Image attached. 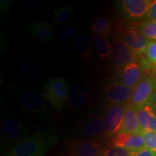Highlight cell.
I'll list each match as a JSON object with an SVG mask.
<instances>
[{
    "mask_svg": "<svg viewBox=\"0 0 156 156\" xmlns=\"http://www.w3.org/2000/svg\"><path fill=\"white\" fill-rule=\"evenodd\" d=\"M7 88L9 96L25 114L40 122L55 125L53 112L39 93L24 88L17 83H9Z\"/></svg>",
    "mask_w": 156,
    "mask_h": 156,
    "instance_id": "6da1fadb",
    "label": "cell"
},
{
    "mask_svg": "<svg viewBox=\"0 0 156 156\" xmlns=\"http://www.w3.org/2000/svg\"><path fill=\"white\" fill-rule=\"evenodd\" d=\"M0 132L2 155L34 133V126L28 121L7 107H4L2 111Z\"/></svg>",
    "mask_w": 156,
    "mask_h": 156,
    "instance_id": "7a4b0ae2",
    "label": "cell"
},
{
    "mask_svg": "<svg viewBox=\"0 0 156 156\" xmlns=\"http://www.w3.org/2000/svg\"><path fill=\"white\" fill-rule=\"evenodd\" d=\"M59 139V134L55 129H41L2 156H45Z\"/></svg>",
    "mask_w": 156,
    "mask_h": 156,
    "instance_id": "3957f363",
    "label": "cell"
},
{
    "mask_svg": "<svg viewBox=\"0 0 156 156\" xmlns=\"http://www.w3.org/2000/svg\"><path fill=\"white\" fill-rule=\"evenodd\" d=\"M69 91V82L65 77H52L45 84L43 97L52 108L62 112L66 106Z\"/></svg>",
    "mask_w": 156,
    "mask_h": 156,
    "instance_id": "277c9868",
    "label": "cell"
},
{
    "mask_svg": "<svg viewBox=\"0 0 156 156\" xmlns=\"http://www.w3.org/2000/svg\"><path fill=\"white\" fill-rule=\"evenodd\" d=\"M73 134L74 140H100L104 137L103 117L98 114H88L77 123Z\"/></svg>",
    "mask_w": 156,
    "mask_h": 156,
    "instance_id": "5b68a950",
    "label": "cell"
},
{
    "mask_svg": "<svg viewBox=\"0 0 156 156\" xmlns=\"http://www.w3.org/2000/svg\"><path fill=\"white\" fill-rule=\"evenodd\" d=\"M106 147L100 140L69 139L64 143L63 156H99Z\"/></svg>",
    "mask_w": 156,
    "mask_h": 156,
    "instance_id": "8992f818",
    "label": "cell"
},
{
    "mask_svg": "<svg viewBox=\"0 0 156 156\" xmlns=\"http://www.w3.org/2000/svg\"><path fill=\"white\" fill-rule=\"evenodd\" d=\"M128 104L112 105L106 109L103 116L104 138L106 140L112 139L119 132Z\"/></svg>",
    "mask_w": 156,
    "mask_h": 156,
    "instance_id": "52a82bcc",
    "label": "cell"
},
{
    "mask_svg": "<svg viewBox=\"0 0 156 156\" xmlns=\"http://www.w3.org/2000/svg\"><path fill=\"white\" fill-rule=\"evenodd\" d=\"M156 93V78L147 75L144 76L133 88L129 103L135 108L146 104Z\"/></svg>",
    "mask_w": 156,
    "mask_h": 156,
    "instance_id": "ba28073f",
    "label": "cell"
},
{
    "mask_svg": "<svg viewBox=\"0 0 156 156\" xmlns=\"http://www.w3.org/2000/svg\"><path fill=\"white\" fill-rule=\"evenodd\" d=\"M117 9L126 18L141 20L147 17L153 1L151 0H122L115 2Z\"/></svg>",
    "mask_w": 156,
    "mask_h": 156,
    "instance_id": "9c48e42d",
    "label": "cell"
},
{
    "mask_svg": "<svg viewBox=\"0 0 156 156\" xmlns=\"http://www.w3.org/2000/svg\"><path fill=\"white\" fill-rule=\"evenodd\" d=\"M109 56L112 65L119 71L128 64L136 62L137 56L122 41L116 39L113 43Z\"/></svg>",
    "mask_w": 156,
    "mask_h": 156,
    "instance_id": "30bf717a",
    "label": "cell"
},
{
    "mask_svg": "<svg viewBox=\"0 0 156 156\" xmlns=\"http://www.w3.org/2000/svg\"><path fill=\"white\" fill-rule=\"evenodd\" d=\"M132 90V88L116 83L112 79L105 87L104 93L107 102L110 104H125L129 103V101L131 100Z\"/></svg>",
    "mask_w": 156,
    "mask_h": 156,
    "instance_id": "8fae6325",
    "label": "cell"
},
{
    "mask_svg": "<svg viewBox=\"0 0 156 156\" xmlns=\"http://www.w3.org/2000/svg\"><path fill=\"white\" fill-rule=\"evenodd\" d=\"M143 70L144 68L141 64L133 62L118 71L113 80L116 83L133 89L142 79Z\"/></svg>",
    "mask_w": 156,
    "mask_h": 156,
    "instance_id": "7c38bea8",
    "label": "cell"
},
{
    "mask_svg": "<svg viewBox=\"0 0 156 156\" xmlns=\"http://www.w3.org/2000/svg\"><path fill=\"white\" fill-rule=\"evenodd\" d=\"M90 90L84 82L77 81L70 87L66 106L70 111H75L85 106L90 98Z\"/></svg>",
    "mask_w": 156,
    "mask_h": 156,
    "instance_id": "4fadbf2b",
    "label": "cell"
},
{
    "mask_svg": "<svg viewBox=\"0 0 156 156\" xmlns=\"http://www.w3.org/2000/svg\"><path fill=\"white\" fill-rule=\"evenodd\" d=\"M125 44L136 56L145 52L149 41L137 29L129 28L121 33L119 38Z\"/></svg>",
    "mask_w": 156,
    "mask_h": 156,
    "instance_id": "5bb4252c",
    "label": "cell"
},
{
    "mask_svg": "<svg viewBox=\"0 0 156 156\" xmlns=\"http://www.w3.org/2000/svg\"><path fill=\"white\" fill-rule=\"evenodd\" d=\"M110 145L138 151L145 147V140L141 134H126L119 132L112 139Z\"/></svg>",
    "mask_w": 156,
    "mask_h": 156,
    "instance_id": "9a60e30c",
    "label": "cell"
},
{
    "mask_svg": "<svg viewBox=\"0 0 156 156\" xmlns=\"http://www.w3.org/2000/svg\"><path fill=\"white\" fill-rule=\"evenodd\" d=\"M136 111L141 132L156 131V113L151 103L148 102Z\"/></svg>",
    "mask_w": 156,
    "mask_h": 156,
    "instance_id": "2e32d148",
    "label": "cell"
},
{
    "mask_svg": "<svg viewBox=\"0 0 156 156\" xmlns=\"http://www.w3.org/2000/svg\"><path fill=\"white\" fill-rule=\"evenodd\" d=\"M27 33L34 39L41 43H48L54 38V30L48 23H35L29 25Z\"/></svg>",
    "mask_w": 156,
    "mask_h": 156,
    "instance_id": "e0dca14e",
    "label": "cell"
},
{
    "mask_svg": "<svg viewBox=\"0 0 156 156\" xmlns=\"http://www.w3.org/2000/svg\"><path fill=\"white\" fill-rule=\"evenodd\" d=\"M71 46L86 62H90L93 56V40L86 35H80L72 41Z\"/></svg>",
    "mask_w": 156,
    "mask_h": 156,
    "instance_id": "ac0fdd59",
    "label": "cell"
},
{
    "mask_svg": "<svg viewBox=\"0 0 156 156\" xmlns=\"http://www.w3.org/2000/svg\"><path fill=\"white\" fill-rule=\"evenodd\" d=\"M119 132L126 134L141 133L135 107L129 103L126 107L124 121Z\"/></svg>",
    "mask_w": 156,
    "mask_h": 156,
    "instance_id": "d6986e66",
    "label": "cell"
},
{
    "mask_svg": "<svg viewBox=\"0 0 156 156\" xmlns=\"http://www.w3.org/2000/svg\"><path fill=\"white\" fill-rule=\"evenodd\" d=\"M113 24L108 17L101 16L97 17L91 25L90 31L93 34L106 37L112 32Z\"/></svg>",
    "mask_w": 156,
    "mask_h": 156,
    "instance_id": "ffe728a7",
    "label": "cell"
},
{
    "mask_svg": "<svg viewBox=\"0 0 156 156\" xmlns=\"http://www.w3.org/2000/svg\"><path fill=\"white\" fill-rule=\"evenodd\" d=\"M92 40L98 55L101 59L106 60L112 51V46L106 37L98 34H93Z\"/></svg>",
    "mask_w": 156,
    "mask_h": 156,
    "instance_id": "44dd1931",
    "label": "cell"
},
{
    "mask_svg": "<svg viewBox=\"0 0 156 156\" xmlns=\"http://www.w3.org/2000/svg\"><path fill=\"white\" fill-rule=\"evenodd\" d=\"M75 7L72 4H65L54 12V21L56 25H61L65 23L73 15Z\"/></svg>",
    "mask_w": 156,
    "mask_h": 156,
    "instance_id": "7402d4cb",
    "label": "cell"
},
{
    "mask_svg": "<svg viewBox=\"0 0 156 156\" xmlns=\"http://www.w3.org/2000/svg\"><path fill=\"white\" fill-rule=\"evenodd\" d=\"M19 73L25 79H35L39 74V69L37 66L29 61H21L17 66Z\"/></svg>",
    "mask_w": 156,
    "mask_h": 156,
    "instance_id": "603a6c76",
    "label": "cell"
},
{
    "mask_svg": "<svg viewBox=\"0 0 156 156\" xmlns=\"http://www.w3.org/2000/svg\"><path fill=\"white\" fill-rule=\"evenodd\" d=\"M136 29L150 41H156V22L151 20H144L137 25Z\"/></svg>",
    "mask_w": 156,
    "mask_h": 156,
    "instance_id": "cb8c5ba5",
    "label": "cell"
},
{
    "mask_svg": "<svg viewBox=\"0 0 156 156\" xmlns=\"http://www.w3.org/2000/svg\"><path fill=\"white\" fill-rule=\"evenodd\" d=\"M136 151H132L126 148L116 147L108 145L105 149L104 153L107 156H133Z\"/></svg>",
    "mask_w": 156,
    "mask_h": 156,
    "instance_id": "d4e9b609",
    "label": "cell"
},
{
    "mask_svg": "<svg viewBox=\"0 0 156 156\" xmlns=\"http://www.w3.org/2000/svg\"><path fill=\"white\" fill-rule=\"evenodd\" d=\"M145 140V147L156 153V131L141 132Z\"/></svg>",
    "mask_w": 156,
    "mask_h": 156,
    "instance_id": "484cf974",
    "label": "cell"
},
{
    "mask_svg": "<svg viewBox=\"0 0 156 156\" xmlns=\"http://www.w3.org/2000/svg\"><path fill=\"white\" fill-rule=\"evenodd\" d=\"M59 34L62 40L64 42H67L70 40L73 41L75 38L76 30L73 25L69 24L64 25L60 30Z\"/></svg>",
    "mask_w": 156,
    "mask_h": 156,
    "instance_id": "4316f807",
    "label": "cell"
},
{
    "mask_svg": "<svg viewBox=\"0 0 156 156\" xmlns=\"http://www.w3.org/2000/svg\"><path fill=\"white\" fill-rule=\"evenodd\" d=\"M145 54L147 61L151 64L156 66V41H149Z\"/></svg>",
    "mask_w": 156,
    "mask_h": 156,
    "instance_id": "83f0119b",
    "label": "cell"
},
{
    "mask_svg": "<svg viewBox=\"0 0 156 156\" xmlns=\"http://www.w3.org/2000/svg\"><path fill=\"white\" fill-rule=\"evenodd\" d=\"M147 17L151 20L156 22V0H154L152 2L149 12H148Z\"/></svg>",
    "mask_w": 156,
    "mask_h": 156,
    "instance_id": "f1b7e54d",
    "label": "cell"
},
{
    "mask_svg": "<svg viewBox=\"0 0 156 156\" xmlns=\"http://www.w3.org/2000/svg\"><path fill=\"white\" fill-rule=\"evenodd\" d=\"M133 156H156V153L144 147L142 149L136 151Z\"/></svg>",
    "mask_w": 156,
    "mask_h": 156,
    "instance_id": "f546056e",
    "label": "cell"
},
{
    "mask_svg": "<svg viewBox=\"0 0 156 156\" xmlns=\"http://www.w3.org/2000/svg\"><path fill=\"white\" fill-rule=\"evenodd\" d=\"M12 2L9 0H2L1 1V12L2 13L5 14L6 12H8L10 9Z\"/></svg>",
    "mask_w": 156,
    "mask_h": 156,
    "instance_id": "4dcf8cb0",
    "label": "cell"
},
{
    "mask_svg": "<svg viewBox=\"0 0 156 156\" xmlns=\"http://www.w3.org/2000/svg\"><path fill=\"white\" fill-rule=\"evenodd\" d=\"M149 103H151V105L153 106L154 109H155V112L156 113V93L153 95V97L152 98L151 100L149 101Z\"/></svg>",
    "mask_w": 156,
    "mask_h": 156,
    "instance_id": "1f68e13d",
    "label": "cell"
},
{
    "mask_svg": "<svg viewBox=\"0 0 156 156\" xmlns=\"http://www.w3.org/2000/svg\"><path fill=\"white\" fill-rule=\"evenodd\" d=\"M99 156H107V155L105 153H103V154H101V155H99Z\"/></svg>",
    "mask_w": 156,
    "mask_h": 156,
    "instance_id": "d6a6232c",
    "label": "cell"
},
{
    "mask_svg": "<svg viewBox=\"0 0 156 156\" xmlns=\"http://www.w3.org/2000/svg\"><path fill=\"white\" fill-rule=\"evenodd\" d=\"M155 74H156V71H155Z\"/></svg>",
    "mask_w": 156,
    "mask_h": 156,
    "instance_id": "836d02e7",
    "label": "cell"
}]
</instances>
